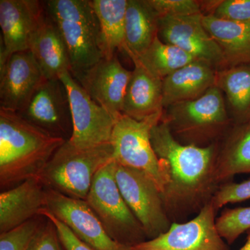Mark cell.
Masks as SVG:
<instances>
[{
    "mask_svg": "<svg viewBox=\"0 0 250 250\" xmlns=\"http://www.w3.org/2000/svg\"><path fill=\"white\" fill-rule=\"evenodd\" d=\"M31 51L46 80L70 72L68 52L57 25L45 14L31 39Z\"/></svg>",
    "mask_w": 250,
    "mask_h": 250,
    "instance_id": "obj_20",
    "label": "cell"
},
{
    "mask_svg": "<svg viewBox=\"0 0 250 250\" xmlns=\"http://www.w3.org/2000/svg\"><path fill=\"white\" fill-rule=\"evenodd\" d=\"M115 169L113 160L98 171L85 201L114 241L132 247L146 241L147 237L120 191Z\"/></svg>",
    "mask_w": 250,
    "mask_h": 250,
    "instance_id": "obj_6",
    "label": "cell"
},
{
    "mask_svg": "<svg viewBox=\"0 0 250 250\" xmlns=\"http://www.w3.org/2000/svg\"><path fill=\"white\" fill-rule=\"evenodd\" d=\"M250 173V124H234L228 131L215 159L217 183L228 182L235 175Z\"/></svg>",
    "mask_w": 250,
    "mask_h": 250,
    "instance_id": "obj_21",
    "label": "cell"
},
{
    "mask_svg": "<svg viewBox=\"0 0 250 250\" xmlns=\"http://www.w3.org/2000/svg\"><path fill=\"white\" fill-rule=\"evenodd\" d=\"M159 18L203 14L200 3L194 0H146Z\"/></svg>",
    "mask_w": 250,
    "mask_h": 250,
    "instance_id": "obj_29",
    "label": "cell"
},
{
    "mask_svg": "<svg viewBox=\"0 0 250 250\" xmlns=\"http://www.w3.org/2000/svg\"><path fill=\"white\" fill-rule=\"evenodd\" d=\"M99 26V46L103 59L117 51L125 52V15L127 0H90Z\"/></svg>",
    "mask_w": 250,
    "mask_h": 250,
    "instance_id": "obj_24",
    "label": "cell"
},
{
    "mask_svg": "<svg viewBox=\"0 0 250 250\" xmlns=\"http://www.w3.org/2000/svg\"><path fill=\"white\" fill-rule=\"evenodd\" d=\"M202 17L203 14L159 18L158 37L196 60L223 70L227 67L223 52L204 27Z\"/></svg>",
    "mask_w": 250,
    "mask_h": 250,
    "instance_id": "obj_13",
    "label": "cell"
},
{
    "mask_svg": "<svg viewBox=\"0 0 250 250\" xmlns=\"http://www.w3.org/2000/svg\"><path fill=\"white\" fill-rule=\"evenodd\" d=\"M42 224L33 238L28 250H65L62 247L57 228L52 222Z\"/></svg>",
    "mask_w": 250,
    "mask_h": 250,
    "instance_id": "obj_32",
    "label": "cell"
},
{
    "mask_svg": "<svg viewBox=\"0 0 250 250\" xmlns=\"http://www.w3.org/2000/svg\"><path fill=\"white\" fill-rule=\"evenodd\" d=\"M151 143L166 171L167 183L161 195L171 221L198 213L220 186L215 176L218 143L182 144L162 118L151 131Z\"/></svg>",
    "mask_w": 250,
    "mask_h": 250,
    "instance_id": "obj_1",
    "label": "cell"
},
{
    "mask_svg": "<svg viewBox=\"0 0 250 250\" xmlns=\"http://www.w3.org/2000/svg\"><path fill=\"white\" fill-rule=\"evenodd\" d=\"M115 178L125 202L148 240L170 229L172 222L166 212L160 189L151 177L142 171L116 162Z\"/></svg>",
    "mask_w": 250,
    "mask_h": 250,
    "instance_id": "obj_8",
    "label": "cell"
},
{
    "mask_svg": "<svg viewBox=\"0 0 250 250\" xmlns=\"http://www.w3.org/2000/svg\"><path fill=\"white\" fill-rule=\"evenodd\" d=\"M240 250H250V230L248 231V237H247L246 243Z\"/></svg>",
    "mask_w": 250,
    "mask_h": 250,
    "instance_id": "obj_34",
    "label": "cell"
},
{
    "mask_svg": "<svg viewBox=\"0 0 250 250\" xmlns=\"http://www.w3.org/2000/svg\"><path fill=\"white\" fill-rule=\"evenodd\" d=\"M131 72L115 56L111 59H102L87 71L74 78L95 103L117 120L122 115Z\"/></svg>",
    "mask_w": 250,
    "mask_h": 250,
    "instance_id": "obj_15",
    "label": "cell"
},
{
    "mask_svg": "<svg viewBox=\"0 0 250 250\" xmlns=\"http://www.w3.org/2000/svg\"><path fill=\"white\" fill-rule=\"evenodd\" d=\"M159 18L146 0H127L125 52L131 60L142 55L158 37Z\"/></svg>",
    "mask_w": 250,
    "mask_h": 250,
    "instance_id": "obj_23",
    "label": "cell"
},
{
    "mask_svg": "<svg viewBox=\"0 0 250 250\" xmlns=\"http://www.w3.org/2000/svg\"><path fill=\"white\" fill-rule=\"evenodd\" d=\"M216 213L210 201L190 221L172 222L166 232L131 247V250H229L217 229Z\"/></svg>",
    "mask_w": 250,
    "mask_h": 250,
    "instance_id": "obj_10",
    "label": "cell"
},
{
    "mask_svg": "<svg viewBox=\"0 0 250 250\" xmlns=\"http://www.w3.org/2000/svg\"><path fill=\"white\" fill-rule=\"evenodd\" d=\"M162 120L179 142L199 147L217 143L231 123L223 93L216 85L196 100L166 108Z\"/></svg>",
    "mask_w": 250,
    "mask_h": 250,
    "instance_id": "obj_4",
    "label": "cell"
},
{
    "mask_svg": "<svg viewBox=\"0 0 250 250\" xmlns=\"http://www.w3.org/2000/svg\"><path fill=\"white\" fill-rule=\"evenodd\" d=\"M250 199V179L240 183L228 182L220 184L210 201L215 210L228 204L236 203Z\"/></svg>",
    "mask_w": 250,
    "mask_h": 250,
    "instance_id": "obj_31",
    "label": "cell"
},
{
    "mask_svg": "<svg viewBox=\"0 0 250 250\" xmlns=\"http://www.w3.org/2000/svg\"><path fill=\"white\" fill-rule=\"evenodd\" d=\"M44 15L43 2L38 0H0V68L13 54L29 50Z\"/></svg>",
    "mask_w": 250,
    "mask_h": 250,
    "instance_id": "obj_14",
    "label": "cell"
},
{
    "mask_svg": "<svg viewBox=\"0 0 250 250\" xmlns=\"http://www.w3.org/2000/svg\"><path fill=\"white\" fill-rule=\"evenodd\" d=\"M163 113L159 112L143 121L122 114L117 119L110 141L117 164L147 174L161 192L167 183V177L153 149L151 131L161 121Z\"/></svg>",
    "mask_w": 250,
    "mask_h": 250,
    "instance_id": "obj_7",
    "label": "cell"
},
{
    "mask_svg": "<svg viewBox=\"0 0 250 250\" xmlns=\"http://www.w3.org/2000/svg\"><path fill=\"white\" fill-rule=\"evenodd\" d=\"M46 209L94 250H132L114 241L85 200L47 188Z\"/></svg>",
    "mask_w": 250,
    "mask_h": 250,
    "instance_id": "obj_12",
    "label": "cell"
},
{
    "mask_svg": "<svg viewBox=\"0 0 250 250\" xmlns=\"http://www.w3.org/2000/svg\"><path fill=\"white\" fill-rule=\"evenodd\" d=\"M113 160L111 143L80 148L66 141L54 153L39 178L47 188L85 200L95 174Z\"/></svg>",
    "mask_w": 250,
    "mask_h": 250,
    "instance_id": "obj_5",
    "label": "cell"
},
{
    "mask_svg": "<svg viewBox=\"0 0 250 250\" xmlns=\"http://www.w3.org/2000/svg\"><path fill=\"white\" fill-rule=\"evenodd\" d=\"M17 113L49 134L66 141L71 137L72 121L68 94L59 78L44 80Z\"/></svg>",
    "mask_w": 250,
    "mask_h": 250,
    "instance_id": "obj_11",
    "label": "cell"
},
{
    "mask_svg": "<svg viewBox=\"0 0 250 250\" xmlns=\"http://www.w3.org/2000/svg\"><path fill=\"white\" fill-rule=\"evenodd\" d=\"M134 59L150 73L161 80L196 60L177 46L163 42L159 37L156 38L142 55Z\"/></svg>",
    "mask_w": 250,
    "mask_h": 250,
    "instance_id": "obj_26",
    "label": "cell"
},
{
    "mask_svg": "<svg viewBox=\"0 0 250 250\" xmlns=\"http://www.w3.org/2000/svg\"><path fill=\"white\" fill-rule=\"evenodd\" d=\"M42 2L45 14L62 34L70 59V74L77 78L103 59L98 18L90 0Z\"/></svg>",
    "mask_w": 250,
    "mask_h": 250,
    "instance_id": "obj_3",
    "label": "cell"
},
{
    "mask_svg": "<svg viewBox=\"0 0 250 250\" xmlns=\"http://www.w3.org/2000/svg\"><path fill=\"white\" fill-rule=\"evenodd\" d=\"M47 188L39 177L27 179L0 194V232L27 223L46 208Z\"/></svg>",
    "mask_w": 250,
    "mask_h": 250,
    "instance_id": "obj_17",
    "label": "cell"
},
{
    "mask_svg": "<svg viewBox=\"0 0 250 250\" xmlns=\"http://www.w3.org/2000/svg\"><path fill=\"white\" fill-rule=\"evenodd\" d=\"M248 123H249L250 124V119H249V121H248Z\"/></svg>",
    "mask_w": 250,
    "mask_h": 250,
    "instance_id": "obj_35",
    "label": "cell"
},
{
    "mask_svg": "<svg viewBox=\"0 0 250 250\" xmlns=\"http://www.w3.org/2000/svg\"><path fill=\"white\" fill-rule=\"evenodd\" d=\"M132 62L134 69L125 93L122 114L143 121L164 111L163 80L150 73L136 59Z\"/></svg>",
    "mask_w": 250,
    "mask_h": 250,
    "instance_id": "obj_19",
    "label": "cell"
},
{
    "mask_svg": "<svg viewBox=\"0 0 250 250\" xmlns=\"http://www.w3.org/2000/svg\"><path fill=\"white\" fill-rule=\"evenodd\" d=\"M216 227L226 243L232 244L241 235L250 230V207L223 210L216 218Z\"/></svg>",
    "mask_w": 250,
    "mask_h": 250,
    "instance_id": "obj_27",
    "label": "cell"
},
{
    "mask_svg": "<svg viewBox=\"0 0 250 250\" xmlns=\"http://www.w3.org/2000/svg\"><path fill=\"white\" fill-rule=\"evenodd\" d=\"M41 225L34 218L18 228L0 233V250H28Z\"/></svg>",
    "mask_w": 250,
    "mask_h": 250,
    "instance_id": "obj_28",
    "label": "cell"
},
{
    "mask_svg": "<svg viewBox=\"0 0 250 250\" xmlns=\"http://www.w3.org/2000/svg\"><path fill=\"white\" fill-rule=\"evenodd\" d=\"M66 140L0 108V186L8 189L39 177Z\"/></svg>",
    "mask_w": 250,
    "mask_h": 250,
    "instance_id": "obj_2",
    "label": "cell"
},
{
    "mask_svg": "<svg viewBox=\"0 0 250 250\" xmlns=\"http://www.w3.org/2000/svg\"><path fill=\"white\" fill-rule=\"evenodd\" d=\"M39 215L49 219L54 224V226L57 228L59 239L65 250H94L89 246L85 244L84 242L80 240L67 225L56 218L46 208L41 210Z\"/></svg>",
    "mask_w": 250,
    "mask_h": 250,
    "instance_id": "obj_33",
    "label": "cell"
},
{
    "mask_svg": "<svg viewBox=\"0 0 250 250\" xmlns=\"http://www.w3.org/2000/svg\"><path fill=\"white\" fill-rule=\"evenodd\" d=\"M202 22L223 52L227 67L250 62V22L225 21L210 14H203Z\"/></svg>",
    "mask_w": 250,
    "mask_h": 250,
    "instance_id": "obj_22",
    "label": "cell"
},
{
    "mask_svg": "<svg viewBox=\"0 0 250 250\" xmlns=\"http://www.w3.org/2000/svg\"><path fill=\"white\" fill-rule=\"evenodd\" d=\"M45 80L30 50L13 54L0 68V108L19 112Z\"/></svg>",
    "mask_w": 250,
    "mask_h": 250,
    "instance_id": "obj_16",
    "label": "cell"
},
{
    "mask_svg": "<svg viewBox=\"0 0 250 250\" xmlns=\"http://www.w3.org/2000/svg\"><path fill=\"white\" fill-rule=\"evenodd\" d=\"M59 79L66 88L71 109L72 133L69 142L80 148L110 143L116 118L90 98L70 72L62 74Z\"/></svg>",
    "mask_w": 250,
    "mask_h": 250,
    "instance_id": "obj_9",
    "label": "cell"
},
{
    "mask_svg": "<svg viewBox=\"0 0 250 250\" xmlns=\"http://www.w3.org/2000/svg\"><path fill=\"white\" fill-rule=\"evenodd\" d=\"M217 71L208 62L195 60L163 80V106L196 100L216 85Z\"/></svg>",
    "mask_w": 250,
    "mask_h": 250,
    "instance_id": "obj_18",
    "label": "cell"
},
{
    "mask_svg": "<svg viewBox=\"0 0 250 250\" xmlns=\"http://www.w3.org/2000/svg\"><path fill=\"white\" fill-rule=\"evenodd\" d=\"M216 86L227 96L235 124L250 117V62L217 71Z\"/></svg>",
    "mask_w": 250,
    "mask_h": 250,
    "instance_id": "obj_25",
    "label": "cell"
},
{
    "mask_svg": "<svg viewBox=\"0 0 250 250\" xmlns=\"http://www.w3.org/2000/svg\"><path fill=\"white\" fill-rule=\"evenodd\" d=\"M212 16L237 22H250V0H223L212 3Z\"/></svg>",
    "mask_w": 250,
    "mask_h": 250,
    "instance_id": "obj_30",
    "label": "cell"
}]
</instances>
